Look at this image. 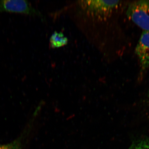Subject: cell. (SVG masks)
<instances>
[{"label":"cell","instance_id":"obj_3","mask_svg":"<svg viewBox=\"0 0 149 149\" xmlns=\"http://www.w3.org/2000/svg\"><path fill=\"white\" fill-rule=\"evenodd\" d=\"M136 54L140 62L141 73L149 67V31H143L136 48Z\"/></svg>","mask_w":149,"mask_h":149},{"label":"cell","instance_id":"obj_4","mask_svg":"<svg viewBox=\"0 0 149 149\" xmlns=\"http://www.w3.org/2000/svg\"><path fill=\"white\" fill-rule=\"evenodd\" d=\"M33 119L34 117H33L32 120H29L22 133L17 139L9 143L3 145L0 144V149H23L27 138L31 131Z\"/></svg>","mask_w":149,"mask_h":149},{"label":"cell","instance_id":"obj_5","mask_svg":"<svg viewBox=\"0 0 149 149\" xmlns=\"http://www.w3.org/2000/svg\"><path fill=\"white\" fill-rule=\"evenodd\" d=\"M68 40L62 32L55 31L50 38L51 47L53 48L63 47L68 43Z\"/></svg>","mask_w":149,"mask_h":149},{"label":"cell","instance_id":"obj_2","mask_svg":"<svg viewBox=\"0 0 149 149\" xmlns=\"http://www.w3.org/2000/svg\"><path fill=\"white\" fill-rule=\"evenodd\" d=\"M3 12L24 14L30 15H41L40 12L33 8L30 3L24 0L0 1V12Z\"/></svg>","mask_w":149,"mask_h":149},{"label":"cell","instance_id":"obj_1","mask_svg":"<svg viewBox=\"0 0 149 149\" xmlns=\"http://www.w3.org/2000/svg\"><path fill=\"white\" fill-rule=\"evenodd\" d=\"M128 19L143 31H149V0L130 3L126 10Z\"/></svg>","mask_w":149,"mask_h":149},{"label":"cell","instance_id":"obj_6","mask_svg":"<svg viewBox=\"0 0 149 149\" xmlns=\"http://www.w3.org/2000/svg\"><path fill=\"white\" fill-rule=\"evenodd\" d=\"M128 149H149V139L143 138L135 140Z\"/></svg>","mask_w":149,"mask_h":149}]
</instances>
